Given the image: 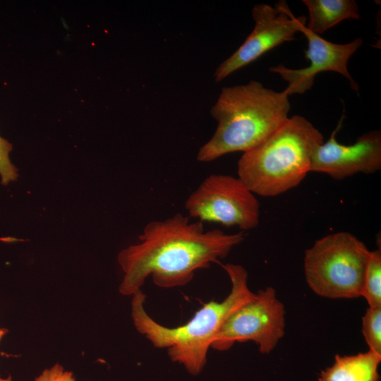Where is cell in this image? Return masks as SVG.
Segmentation results:
<instances>
[{"label": "cell", "instance_id": "52a82bcc", "mask_svg": "<svg viewBox=\"0 0 381 381\" xmlns=\"http://www.w3.org/2000/svg\"><path fill=\"white\" fill-rule=\"evenodd\" d=\"M285 309L272 286L232 313L217 333L211 348L226 351L236 342L254 341L262 354L270 353L284 337Z\"/></svg>", "mask_w": 381, "mask_h": 381}, {"label": "cell", "instance_id": "5bb4252c", "mask_svg": "<svg viewBox=\"0 0 381 381\" xmlns=\"http://www.w3.org/2000/svg\"><path fill=\"white\" fill-rule=\"evenodd\" d=\"M362 332L369 350L381 355V306L368 308L362 318Z\"/></svg>", "mask_w": 381, "mask_h": 381}, {"label": "cell", "instance_id": "4fadbf2b", "mask_svg": "<svg viewBox=\"0 0 381 381\" xmlns=\"http://www.w3.org/2000/svg\"><path fill=\"white\" fill-rule=\"evenodd\" d=\"M362 297L368 307L381 306V251H370L366 265Z\"/></svg>", "mask_w": 381, "mask_h": 381}, {"label": "cell", "instance_id": "30bf717a", "mask_svg": "<svg viewBox=\"0 0 381 381\" xmlns=\"http://www.w3.org/2000/svg\"><path fill=\"white\" fill-rule=\"evenodd\" d=\"M337 128L327 142L315 150L310 172L324 173L334 179H343L358 173H375L381 169L380 131L364 133L353 144L343 145L335 138Z\"/></svg>", "mask_w": 381, "mask_h": 381}, {"label": "cell", "instance_id": "277c9868", "mask_svg": "<svg viewBox=\"0 0 381 381\" xmlns=\"http://www.w3.org/2000/svg\"><path fill=\"white\" fill-rule=\"evenodd\" d=\"M320 131L302 116L289 117L257 147L243 152L238 178L255 195L273 197L297 186L310 172Z\"/></svg>", "mask_w": 381, "mask_h": 381}, {"label": "cell", "instance_id": "8992f818", "mask_svg": "<svg viewBox=\"0 0 381 381\" xmlns=\"http://www.w3.org/2000/svg\"><path fill=\"white\" fill-rule=\"evenodd\" d=\"M189 217L198 221L237 226L242 231L255 228L260 220L256 195L238 178L226 174L206 177L186 199Z\"/></svg>", "mask_w": 381, "mask_h": 381}, {"label": "cell", "instance_id": "7a4b0ae2", "mask_svg": "<svg viewBox=\"0 0 381 381\" xmlns=\"http://www.w3.org/2000/svg\"><path fill=\"white\" fill-rule=\"evenodd\" d=\"M222 266L231 284L229 295L221 302L212 300L205 303L181 326L167 327L154 320L145 309L146 296L141 290L132 296L131 317L138 332L154 346L167 349L170 359L193 375L202 372L208 350L224 322L255 296L248 287V272L242 265L227 263Z\"/></svg>", "mask_w": 381, "mask_h": 381}, {"label": "cell", "instance_id": "6da1fadb", "mask_svg": "<svg viewBox=\"0 0 381 381\" xmlns=\"http://www.w3.org/2000/svg\"><path fill=\"white\" fill-rule=\"evenodd\" d=\"M138 239L117 256L123 272L119 288L123 296H133L141 290L150 275L162 288L187 284L196 270L226 258L244 240V234L205 231L202 222H191L189 217L176 213L147 223Z\"/></svg>", "mask_w": 381, "mask_h": 381}, {"label": "cell", "instance_id": "8fae6325", "mask_svg": "<svg viewBox=\"0 0 381 381\" xmlns=\"http://www.w3.org/2000/svg\"><path fill=\"white\" fill-rule=\"evenodd\" d=\"M381 355L370 350L351 356L336 355L332 365L322 370L318 381H379Z\"/></svg>", "mask_w": 381, "mask_h": 381}, {"label": "cell", "instance_id": "2e32d148", "mask_svg": "<svg viewBox=\"0 0 381 381\" xmlns=\"http://www.w3.org/2000/svg\"><path fill=\"white\" fill-rule=\"evenodd\" d=\"M35 381H75L72 372L66 370L64 368L56 363L50 368L44 369Z\"/></svg>", "mask_w": 381, "mask_h": 381}, {"label": "cell", "instance_id": "3957f363", "mask_svg": "<svg viewBox=\"0 0 381 381\" xmlns=\"http://www.w3.org/2000/svg\"><path fill=\"white\" fill-rule=\"evenodd\" d=\"M290 107L284 90L276 92L255 80L222 88L211 109L217 129L200 148L197 159L209 162L257 147L289 118Z\"/></svg>", "mask_w": 381, "mask_h": 381}, {"label": "cell", "instance_id": "7c38bea8", "mask_svg": "<svg viewBox=\"0 0 381 381\" xmlns=\"http://www.w3.org/2000/svg\"><path fill=\"white\" fill-rule=\"evenodd\" d=\"M309 13L306 28L318 35L347 19H359L357 3L353 0H303Z\"/></svg>", "mask_w": 381, "mask_h": 381}, {"label": "cell", "instance_id": "9a60e30c", "mask_svg": "<svg viewBox=\"0 0 381 381\" xmlns=\"http://www.w3.org/2000/svg\"><path fill=\"white\" fill-rule=\"evenodd\" d=\"M11 150V143L0 135V178L4 185H8L18 178L17 169L10 159Z\"/></svg>", "mask_w": 381, "mask_h": 381}, {"label": "cell", "instance_id": "ba28073f", "mask_svg": "<svg viewBox=\"0 0 381 381\" xmlns=\"http://www.w3.org/2000/svg\"><path fill=\"white\" fill-rule=\"evenodd\" d=\"M252 16L254 29L238 49L217 68L215 82H220L279 44L294 40L306 20V16L295 17L284 1L275 4L274 7L255 4Z\"/></svg>", "mask_w": 381, "mask_h": 381}, {"label": "cell", "instance_id": "e0dca14e", "mask_svg": "<svg viewBox=\"0 0 381 381\" xmlns=\"http://www.w3.org/2000/svg\"><path fill=\"white\" fill-rule=\"evenodd\" d=\"M8 332V329H6V328H0V341L1 340V339L4 337V336L7 334ZM0 381H12V379H11V376H8V377H1L0 375Z\"/></svg>", "mask_w": 381, "mask_h": 381}, {"label": "cell", "instance_id": "9c48e42d", "mask_svg": "<svg viewBox=\"0 0 381 381\" xmlns=\"http://www.w3.org/2000/svg\"><path fill=\"white\" fill-rule=\"evenodd\" d=\"M300 32L308 40L305 56L310 61L309 66L300 69H291L283 65L270 68L271 72L279 73L288 82L284 92L289 96L303 94L312 87L316 75L324 71L342 75L348 79L351 87L358 92V86L349 73L347 64L350 57L363 44V40L358 37L346 44L333 43L308 30L306 23L301 25Z\"/></svg>", "mask_w": 381, "mask_h": 381}, {"label": "cell", "instance_id": "5b68a950", "mask_svg": "<svg viewBox=\"0 0 381 381\" xmlns=\"http://www.w3.org/2000/svg\"><path fill=\"white\" fill-rule=\"evenodd\" d=\"M370 253L365 243L351 233L325 236L305 251L306 281L321 297H361Z\"/></svg>", "mask_w": 381, "mask_h": 381}]
</instances>
